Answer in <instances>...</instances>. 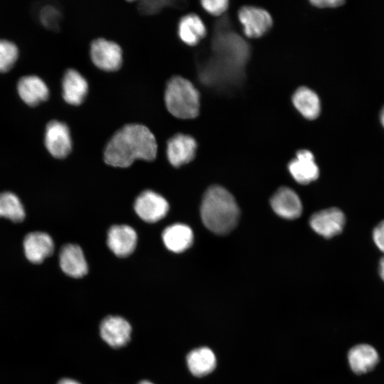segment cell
<instances>
[{"mask_svg":"<svg viewBox=\"0 0 384 384\" xmlns=\"http://www.w3.org/2000/svg\"><path fill=\"white\" fill-rule=\"evenodd\" d=\"M155 137L144 125L130 124L116 132L104 151L105 162L114 167L126 168L137 159L152 161L156 158Z\"/></svg>","mask_w":384,"mask_h":384,"instance_id":"cell-1","label":"cell"},{"mask_svg":"<svg viewBox=\"0 0 384 384\" xmlns=\"http://www.w3.org/2000/svg\"><path fill=\"white\" fill-rule=\"evenodd\" d=\"M201 215L204 225L215 234L230 232L237 225L240 210L234 197L219 186L210 187L204 193Z\"/></svg>","mask_w":384,"mask_h":384,"instance_id":"cell-2","label":"cell"},{"mask_svg":"<svg viewBox=\"0 0 384 384\" xmlns=\"http://www.w3.org/2000/svg\"><path fill=\"white\" fill-rule=\"evenodd\" d=\"M168 111L180 119H192L199 113L200 95L187 79L176 76L167 83L164 95Z\"/></svg>","mask_w":384,"mask_h":384,"instance_id":"cell-3","label":"cell"},{"mask_svg":"<svg viewBox=\"0 0 384 384\" xmlns=\"http://www.w3.org/2000/svg\"><path fill=\"white\" fill-rule=\"evenodd\" d=\"M90 56L95 66L105 71H116L122 63V51L119 46L104 38H98L92 43Z\"/></svg>","mask_w":384,"mask_h":384,"instance_id":"cell-4","label":"cell"},{"mask_svg":"<svg viewBox=\"0 0 384 384\" xmlns=\"http://www.w3.org/2000/svg\"><path fill=\"white\" fill-rule=\"evenodd\" d=\"M45 145L55 158L66 157L72 149V139L68 125L58 120H50L46 127Z\"/></svg>","mask_w":384,"mask_h":384,"instance_id":"cell-5","label":"cell"},{"mask_svg":"<svg viewBox=\"0 0 384 384\" xmlns=\"http://www.w3.org/2000/svg\"><path fill=\"white\" fill-rule=\"evenodd\" d=\"M134 210L138 216L147 223H155L164 218L169 211V203L161 195L145 191L136 199Z\"/></svg>","mask_w":384,"mask_h":384,"instance_id":"cell-6","label":"cell"},{"mask_svg":"<svg viewBox=\"0 0 384 384\" xmlns=\"http://www.w3.org/2000/svg\"><path fill=\"white\" fill-rule=\"evenodd\" d=\"M100 332L102 338L111 347L120 348L130 340L132 327L124 318L108 316L101 322Z\"/></svg>","mask_w":384,"mask_h":384,"instance_id":"cell-7","label":"cell"},{"mask_svg":"<svg viewBox=\"0 0 384 384\" xmlns=\"http://www.w3.org/2000/svg\"><path fill=\"white\" fill-rule=\"evenodd\" d=\"M238 17L249 38H258L265 34L272 26V19L270 14L260 8L244 6L238 13Z\"/></svg>","mask_w":384,"mask_h":384,"instance_id":"cell-8","label":"cell"},{"mask_svg":"<svg viewBox=\"0 0 384 384\" xmlns=\"http://www.w3.org/2000/svg\"><path fill=\"white\" fill-rule=\"evenodd\" d=\"M345 221V215L340 209L331 208L312 215L309 223L316 233L329 238L342 231Z\"/></svg>","mask_w":384,"mask_h":384,"instance_id":"cell-9","label":"cell"},{"mask_svg":"<svg viewBox=\"0 0 384 384\" xmlns=\"http://www.w3.org/2000/svg\"><path fill=\"white\" fill-rule=\"evenodd\" d=\"M137 235L135 230L126 225L112 226L107 233V245L117 257H125L136 248Z\"/></svg>","mask_w":384,"mask_h":384,"instance_id":"cell-10","label":"cell"},{"mask_svg":"<svg viewBox=\"0 0 384 384\" xmlns=\"http://www.w3.org/2000/svg\"><path fill=\"white\" fill-rule=\"evenodd\" d=\"M196 149V142L192 137L177 134L167 142L168 160L172 166L178 167L193 159Z\"/></svg>","mask_w":384,"mask_h":384,"instance_id":"cell-11","label":"cell"},{"mask_svg":"<svg viewBox=\"0 0 384 384\" xmlns=\"http://www.w3.org/2000/svg\"><path fill=\"white\" fill-rule=\"evenodd\" d=\"M21 99L28 105L34 107L49 97L46 83L38 76L31 75L21 77L17 83Z\"/></svg>","mask_w":384,"mask_h":384,"instance_id":"cell-12","label":"cell"},{"mask_svg":"<svg viewBox=\"0 0 384 384\" xmlns=\"http://www.w3.org/2000/svg\"><path fill=\"white\" fill-rule=\"evenodd\" d=\"M273 210L286 219H295L302 212V205L299 197L292 189L287 187L279 188L270 201Z\"/></svg>","mask_w":384,"mask_h":384,"instance_id":"cell-13","label":"cell"},{"mask_svg":"<svg viewBox=\"0 0 384 384\" xmlns=\"http://www.w3.org/2000/svg\"><path fill=\"white\" fill-rule=\"evenodd\" d=\"M59 259L60 268L67 275L80 278L87 273V264L80 246L65 245L60 250Z\"/></svg>","mask_w":384,"mask_h":384,"instance_id":"cell-14","label":"cell"},{"mask_svg":"<svg viewBox=\"0 0 384 384\" xmlns=\"http://www.w3.org/2000/svg\"><path fill=\"white\" fill-rule=\"evenodd\" d=\"M293 178L302 184H307L316 180L319 174L312 153L308 150H300L296 157L288 165Z\"/></svg>","mask_w":384,"mask_h":384,"instance_id":"cell-15","label":"cell"},{"mask_svg":"<svg viewBox=\"0 0 384 384\" xmlns=\"http://www.w3.org/2000/svg\"><path fill=\"white\" fill-rule=\"evenodd\" d=\"M23 247L26 257L30 262L41 263L53 253L54 243L47 233L34 232L26 236Z\"/></svg>","mask_w":384,"mask_h":384,"instance_id":"cell-16","label":"cell"},{"mask_svg":"<svg viewBox=\"0 0 384 384\" xmlns=\"http://www.w3.org/2000/svg\"><path fill=\"white\" fill-rule=\"evenodd\" d=\"M63 97L72 105H80L88 92V84L85 78L77 70L68 69L62 80Z\"/></svg>","mask_w":384,"mask_h":384,"instance_id":"cell-17","label":"cell"},{"mask_svg":"<svg viewBox=\"0 0 384 384\" xmlns=\"http://www.w3.org/2000/svg\"><path fill=\"white\" fill-rule=\"evenodd\" d=\"M348 360L351 370L356 374H362L375 368L378 363L379 356L373 346L363 343L350 349Z\"/></svg>","mask_w":384,"mask_h":384,"instance_id":"cell-18","label":"cell"},{"mask_svg":"<svg viewBox=\"0 0 384 384\" xmlns=\"http://www.w3.org/2000/svg\"><path fill=\"white\" fill-rule=\"evenodd\" d=\"M163 242L168 250L180 253L189 248L193 241V233L187 225L176 223L167 227L162 233Z\"/></svg>","mask_w":384,"mask_h":384,"instance_id":"cell-19","label":"cell"},{"mask_svg":"<svg viewBox=\"0 0 384 384\" xmlns=\"http://www.w3.org/2000/svg\"><path fill=\"white\" fill-rule=\"evenodd\" d=\"M187 366L191 373L197 377L210 373L216 366V358L213 351L208 347L197 348L188 353Z\"/></svg>","mask_w":384,"mask_h":384,"instance_id":"cell-20","label":"cell"},{"mask_svg":"<svg viewBox=\"0 0 384 384\" xmlns=\"http://www.w3.org/2000/svg\"><path fill=\"white\" fill-rule=\"evenodd\" d=\"M178 33L183 43L188 46H195L204 38L206 28L200 17L191 14L181 18L178 23Z\"/></svg>","mask_w":384,"mask_h":384,"instance_id":"cell-21","label":"cell"},{"mask_svg":"<svg viewBox=\"0 0 384 384\" xmlns=\"http://www.w3.org/2000/svg\"><path fill=\"white\" fill-rule=\"evenodd\" d=\"M292 102L300 114L306 119H316L320 113L319 98L308 87H302L297 90L292 96Z\"/></svg>","mask_w":384,"mask_h":384,"instance_id":"cell-22","label":"cell"},{"mask_svg":"<svg viewBox=\"0 0 384 384\" xmlns=\"http://www.w3.org/2000/svg\"><path fill=\"white\" fill-rule=\"evenodd\" d=\"M0 217L21 222L25 217L23 206L16 195L11 192L0 193Z\"/></svg>","mask_w":384,"mask_h":384,"instance_id":"cell-23","label":"cell"},{"mask_svg":"<svg viewBox=\"0 0 384 384\" xmlns=\"http://www.w3.org/2000/svg\"><path fill=\"white\" fill-rule=\"evenodd\" d=\"M18 57L17 46L11 41L0 39V73L11 70Z\"/></svg>","mask_w":384,"mask_h":384,"instance_id":"cell-24","label":"cell"},{"mask_svg":"<svg viewBox=\"0 0 384 384\" xmlns=\"http://www.w3.org/2000/svg\"><path fill=\"white\" fill-rule=\"evenodd\" d=\"M60 19L59 11L54 6L47 5L40 11V20L48 28L57 29Z\"/></svg>","mask_w":384,"mask_h":384,"instance_id":"cell-25","label":"cell"},{"mask_svg":"<svg viewBox=\"0 0 384 384\" xmlns=\"http://www.w3.org/2000/svg\"><path fill=\"white\" fill-rule=\"evenodd\" d=\"M203 9L213 16H219L224 13L228 7L226 0H204L201 1Z\"/></svg>","mask_w":384,"mask_h":384,"instance_id":"cell-26","label":"cell"},{"mask_svg":"<svg viewBox=\"0 0 384 384\" xmlns=\"http://www.w3.org/2000/svg\"><path fill=\"white\" fill-rule=\"evenodd\" d=\"M373 239L378 248L384 252V220L374 228Z\"/></svg>","mask_w":384,"mask_h":384,"instance_id":"cell-27","label":"cell"},{"mask_svg":"<svg viewBox=\"0 0 384 384\" xmlns=\"http://www.w3.org/2000/svg\"><path fill=\"white\" fill-rule=\"evenodd\" d=\"M311 3L319 8H333L342 5L344 3L343 0H314Z\"/></svg>","mask_w":384,"mask_h":384,"instance_id":"cell-28","label":"cell"},{"mask_svg":"<svg viewBox=\"0 0 384 384\" xmlns=\"http://www.w3.org/2000/svg\"><path fill=\"white\" fill-rule=\"evenodd\" d=\"M146 5H149V6H145L144 4L143 5V9H146L149 7V9H147L146 10H145V11H146L147 13H153L156 11H157L158 9H160V7L162 5V4H164L165 2L164 1H146L144 2Z\"/></svg>","mask_w":384,"mask_h":384,"instance_id":"cell-29","label":"cell"},{"mask_svg":"<svg viewBox=\"0 0 384 384\" xmlns=\"http://www.w3.org/2000/svg\"><path fill=\"white\" fill-rule=\"evenodd\" d=\"M57 384H80L78 381L71 378H63Z\"/></svg>","mask_w":384,"mask_h":384,"instance_id":"cell-30","label":"cell"},{"mask_svg":"<svg viewBox=\"0 0 384 384\" xmlns=\"http://www.w3.org/2000/svg\"><path fill=\"white\" fill-rule=\"evenodd\" d=\"M379 273L382 278V279L384 281V257L381 258L379 264Z\"/></svg>","mask_w":384,"mask_h":384,"instance_id":"cell-31","label":"cell"},{"mask_svg":"<svg viewBox=\"0 0 384 384\" xmlns=\"http://www.w3.org/2000/svg\"><path fill=\"white\" fill-rule=\"evenodd\" d=\"M380 122L384 127V107L380 112Z\"/></svg>","mask_w":384,"mask_h":384,"instance_id":"cell-32","label":"cell"},{"mask_svg":"<svg viewBox=\"0 0 384 384\" xmlns=\"http://www.w3.org/2000/svg\"><path fill=\"white\" fill-rule=\"evenodd\" d=\"M138 384H154V383H152L151 382H150L149 380H142L140 383H139Z\"/></svg>","mask_w":384,"mask_h":384,"instance_id":"cell-33","label":"cell"}]
</instances>
